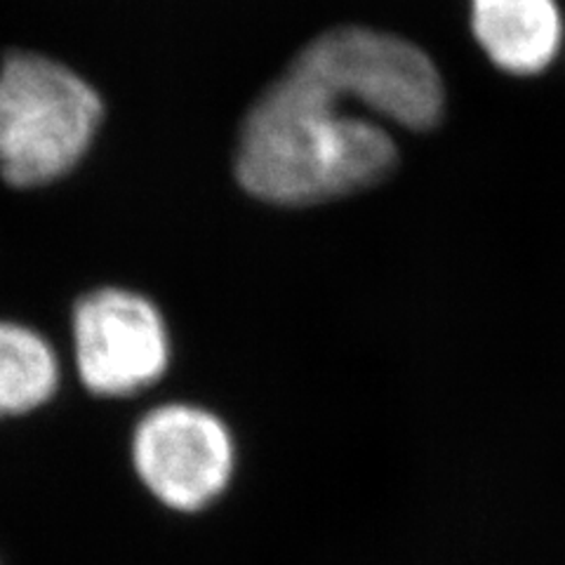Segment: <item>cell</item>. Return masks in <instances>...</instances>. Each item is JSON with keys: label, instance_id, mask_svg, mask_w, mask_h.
<instances>
[{"label": "cell", "instance_id": "6da1fadb", "mask_svg": "<svg viewBox=\"0 0 565 565\" xmlns=\"http://www.w3.org/2000/svg\"><path fill=\"white\" fill-rule=\"evenodd\" d=\"M444 111L438 71L415 45L370 29L309 43L247 116L241 184L271 203H318L377 182L396 145L377 120L431 128Z\"/></svg>", "mask_w": 565, "mask_h": 565}, {"label": "cell", "instance_id": "7a4b0ae2", "mask_svg": "<svg viewBox=\"0 0 565 565\" xmlns=\"http://www.w3.org/2000/svg\"><path fill=\"white\" fill-rule=\"evenodd\" d=\"M130 469L153 504L207 516L238 492L247 452L236 422L205 401L156 403L130 431Z\"/></svg>", "mask_w": 565, "mask_h": 565}, {"label": "cell", "instance_id": "3957f363", "mask_svg": "<svg viewBox=\"0 0 565 565\" xmlns=\"http://www.w3.org/2000/svg\"><path fill=\"white\" fill-rule=\"evenodd\" d=\"M99 95L78 74L41 55H12L0 68V174L41 186L74 168L102 120Z\"/></svg>", "mask_w": 565, "mask_h": 565}, {"label": "cell", "instance_id": "277c9868", "mask_svg": "<svg viewBox=\"0 0 565 565\" xmlns=\"http://www.w3.org/2000/svg\"><path fill=\"white\" fill-rule=\"evenodd\" d=\"M71 347L81 384L99 398H137L174 365V340L163 311L126 288H99L78 299Z\"/></svg>", "mask_w": 565, "mask_h": 565}, {"label": "cell", "instance_id": "5b68a950", "mask_svg": "<svg viewBox=\"0 0 565 565\" xmlns=\"http://www.w3.org/2000/svg\"><path fill=\"white\" fill-rule=\"evenodd\" d=\"M473 31L502 68L535 74L556 55L561 17L554 0H473Z\"/></svg>", "mask_w": 565, "mask_h": 565}, {"label": "cell", "instance_id": "8992f818", "mask_svg": "<svg viewBox=\"0 0 565 565\" xmlns=\"http://www.w3.org/2000/svg\"><path fill=\"white\" fill-rule=\"evenodd\" d=\"M62 365L39 330L0 321V419L41 411L57 396Z\"/></svg>", "mask_w": 565, "mask_h": 565}]
</instances>
